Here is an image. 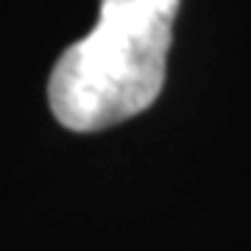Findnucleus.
Returning <instances> with one entry per match:
<instances>
[{"label":"nucleus","mask_w":251,"mask_h":251,"mask_svg":"<svg viewBox=\"0 0 251 251\" xmlns=\"http://www.w3.org/2000/svg\"><path fill=\"white\" fill-rule=\"evenodd\" d=\"M181 0H100L98 25L59 56L48 100L70 131H100L159 98Z\"/></svg>","instance_id":"nucleus-1"}]
</instances>
